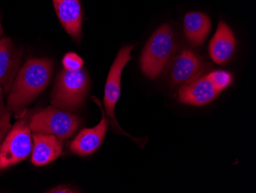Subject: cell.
Masks as SVG:
<instances>
[{"mask_svg": "<svg viewBox=\"0 0 256 193\" xmlns=\"http://www.w3.org/2000/svg\"><path fill=\"white\" fill-rule=\"evenodd\" d=\"M207 76L212 82L216 89L220 93H221L224 89H226L232 81L231 74L224 70H216L207 74Z\"/></svg>", "mask_w": 256, "mask_h": 193, "instance_id": "cell-15", "label": "cell"}, {"mask_svg": "<svg viewBox=\"0 0 256 193\" xmlns=\"http://www.w3.org/2000/svg\"><path fill=\"white\" fill-rule=\"evenodd\" d=\"M0 41H1V35H0Z\"/></svg>", "mask_w": 256, "mask_h": 193, "instance_id": "cell-21", "label": "cell"}, {"mask_svg": "<svg viewBox=\"0 0 256 193\" xmlns=\"http://www.w3.org/2000/svg\"><path fill=\"white\" fill-rule=\"evenodd\" d=\"M82 59L74 53H68L64 56L62 60L64 69L69 70H77L82 69L83 66Z\"/></svg>", "mask_w": 256, "mask_h": 193, "instance_id": "cell-17", "label": "cell"}, {"mask_svg": "<svg viewBox=\"0 0 256 193\" xmlns=\"http://www.w3.org/2000/svg\"><path fill=\"white\" fill-rule=\"evenodd\" d=\"M2 87H1V86H0V94H1V93H2Z\"/></svg>", "mask_w": 256, "mask_h": 193, "instance_id": "cell-20", "label": "cell"}, {"mask_svg": "<svg viewBox=\"0 0 256 193\" xmlns=\"http://www.w3.org/2000/svg\"><path fill=\"white\" fill-rule=\"evenodd\" d=\"M2 33H4V30H2V24L0 23V35L2 36Z\"/></svg>", "mask_w": 256, "mask_h": 193, "instance_id": "cell-19", "label": "cell"}, {"mask_svg": "<svg viewBox=\"0 0 256 193\" xmlns=\"http://www.w3.org/2000/svg\"><path fill=\"white\" fill-rule=\"evenodd\" d=\"M134 46H126L123 47L118 53L106 81V87H104V104L106 109V115L108 117L112 125L114 132L117 133L124 134L128 137H130L135 142L140 141V139H136L132 137L129 134L125 132L119 126L117 119L115 117L114 109L118 101L120 96V80H122V72L126 63L132 60V53Z\"/></svg>", "mask_w": 256, "mask_h": 193, "instance_id": "cell-6", "label": "cell"}, {"mask_svg": "<svg viewBox=\"0 0 256 193\" xmlns=\"http://www.w3.org/2000/svg\"><path fill=\"white\" fill-rule=\"evenodd\" d=\"M22 60V51L8 37L0 41V85L10 93Z\"/></svg>", "mask_w": 256, "mask_h": 193, "instance_id": "cell-10", "label": "cell"}, {"mask_svg": "<svg viewBox=\"0 0 256 193\" xmlns=\"http://www.w3.org/2000/svg\"><path fill=\"white\" fill-rule=\"evenodd\" d=\"M53 62L48 59H30L17 73L8 93L7 108L11 113L22 112L50 84Z\"/></svg>", "mask_w": 256, "mask_h": 193, "instance_id": "cell-1", "label": "cell"}, {"mask_svg": "<svg viewBox=\"0 0 256 193\" xmlns=\"http://www.w3.org/2000/svg\"><path fill=\"white\" fill-rule=\"evenodd\" d=\"M78 116L54 106H48L37 112L30 119L32 132L56 135L60 140L72 136L80 126Z\"/></svg>", "mask_w": 256, "mask_h": 193, "instance_id": "cell-4", "label": "cell"}, {"mask_svg": "<svg viewBox=\"0 0 256 193\" xmlns=\"http://www.w3.org/2000/svg\"><path fill=\"white\" fill-rule=\"evenodd\" d=\"M236 39L225 22L220 21L215 35L211 40L208 52L214 63L225 64L235 53Z\"/></svg>", "mask_w": 256, "mask_h": 193, "instance_id": "cell-12", "label": "cell"}, {"mask_svg": "<svg viewBox=\"0 0 256 193\" xmlns=\"http://www.w3.org/2000/svg\"><path fill=\"white\" fill-rule=\"evenodd\" d=\"M11 114L7 106L6 107L4 105L2 93L0 94V145L12 127L10 122Z\"/></svg>", "mask_w": 256, "mask_h": 193, "instance_id": "cell-16", "label": "cell"}, {"mask_svg": "<svg viewBox=\"0 0 256 193\" xmlns=\"http://www.w3.org/2000/svg\"><path fill=\"white\" fill-rule=\"evenodd\" d=\"M206 70L205 63L195 52L184 49L174 58L170 70L172 86H182L202 76Z\"/></svg>", "mask_w": 256, "mask_h": 193, "instance_id": "cell-7", "label": "cell"}, {"mask_svg": "<svg viewBox=\"0 0 256 193\" xmlns=\"http://www.w3.org/2000/svg\"><path fill=\"white\" fill-rule=\"evenodd\" d=\"M102 112V119L97 126L90 129H84L80 131L70 145L73 153L79 156H87L96 152L103 142L108 128V119L106 117V112L100 105V102L94 97Z\"/></svg>", "mask_w": 256, "mask_h": 193, "instance_id": "cell-8", "label": "cell"}, {"mask_svg": "<svg viewBox=\"0 0 256 193\" xmlns=\"http://www.w3.org/2000/svg\"><path fill=\"white\" fill-rule=\"evenodd\" d=\"M54 10L66 31L74 40L80 38L82 13L79 0H53Z\"/></svg>", "mask_w": 256, "mask_h": 193, "instance_id": "cell-13", "label": "cell"}, {"mask_svg": "<svg viewBox=\"0 0 256 193\" xmlns=\"http://www.w3.org/2000/svg\"><path fill=\"white\" fill-rule=\"evenodd\" d=\"M50 193H72L76 192L74 190L69 188V187L66 186V185H60V186L54 187L52 188L50 191H47Z\"/></svg>", "mask_w": 256, "mask_h": 193, "instance_id": "cell-18", "label": "cell"}, {"mask_svg": "<svg viewBox=\"0 0 256 193\" xmlns=\"http://www.w3.org/2000/svg\"><path fill=\"white\" fill-rule=\"evenodd\" d=\"M88 87V76L82 68L77 70L64 69L58 75L52 106L70 112L76 110L82 106Z\"/></svg>", "mask_w": 256, "mask_h": 193, "instance_id": "cell-3", "label": "cell"}, {"mask_svg": "<svg viewBox=\"0 0 256 193\" xmlns=\"http://www.w3.org/2000/svg\"><path fill=\"white\" fill-rule=\"evenodd\" d=\"M220 93L206 75L182 85L178 93V100L191 106H205L214 101Z\"/></svg>", "mask_w": 256, "mask_h": 193, "instance_id": "cell-9", "label": "cell"}, {"mask_svg": "<svg viewBox=\"0 0 256 193\" xmlns=\"http://www.w3.org/2000/svg\"><path fill=\"white\" fill-rule=\"evenodd\" d=\"M184 29L188 41L195 47L204 44L211 30L210 19L202 13H189L184 17Z\"/></svg>", "mask_w": 256, "mask_h": 193, "instance_id": "cell-14", "label": "cell"}, {"mask_svg": "<svg viewBox=\"0 0 256 193\" xmlns=\"http://www.w3.org/2000/svg\"><path fill=\"white\" fill-rule=\"evenodd\" d=\"M27 119L16 122L0 145V170L24 160L32 150V135Z\"/></svg>", "mask_w": 256, "mask_h": 193, "instance_id": "cell-5", "label": "cell"}, {"mask_svg": "<svg viewBox=\"0 0 256 193\" xmlns=\"http://www.w3.org/2000/svg\"><path fill=\"white\" fill-rule=\"evenodd\" d=\"M178 49L176 34L169 24L159 27L151 36L140 56L145 76L156 79L164 71Z\"/></svg>", "mask_w": 256, "mask_h": 193, "instance_id": "cell-2", "label": "cell"}, {"mask_svg": "<svg viewBox=\"0 0 256 193\" xmlns=\"http://www.w3.org/2000/svg\"><path fill=\"white\" fill-rule=\"evenodd\" d=\"M32 162L36 166L47 165L57 159L62 152V143L56 135L33 132Z\"/></svg>", "mask_w": 256, "mask_h": 193, "instance_id": "cell-11", "label": "cell"}]
</instances>
